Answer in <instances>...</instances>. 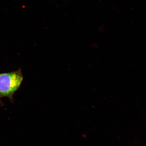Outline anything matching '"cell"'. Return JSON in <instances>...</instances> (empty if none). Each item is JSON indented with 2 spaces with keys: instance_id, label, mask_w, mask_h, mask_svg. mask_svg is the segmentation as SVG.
I'll use <instances>...</instances> for the list:
<instances>
[{
  "instance_id": "1",
  "label": "cell",
  "mask_w": 146,
  "mask_h": 146,
  "mask_svg": "<svg viewBox=\"0 0 146 146\" xmlns=\"http://www.w3.org/2000/svg\"><path fill=\"white\" fill-rule=\"evenodd\" d=\"M23 79L21 71L0 74V96L11 97Z\"/></svg>"
}]
</instances>
